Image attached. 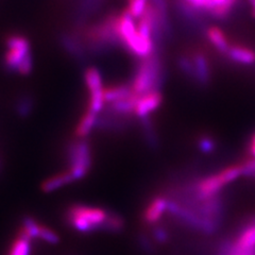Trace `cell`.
Returning a JSON list of instances; mask_svg holds the SVG:
<instances>
[{
    "label": "cell",
    "mask_w": 255,
    "mask_h": 255,
    "mask_svg": "<svg viewBox=\"0 0 255 255\" xmlns=\"http://www.w3.org/2000/svg\"><path fill=\"white\" fill-rule=\"evenodd\" d=\"M252 4V10H251V14H252V17L255 18V0H252L251 1Z\"/></svg>",
    "instance_id": "f546056e"
},
{
    "label": "cell",
    "mask_w": 255,
    "mask_h": 255,
    "mask_svg": "<svg viewBox=\"0 0 255 255\" xmlns=\"http://www.w3.org/2000/svg\"><path fill=\"white\" fill-rule=\"evenodd\" d=\"M138 244H139V247L142 249V251L149 254V255H152L154 254L155 252V249H154V246H153V243L151 239L145 235V234H139L138 235Z\"/></svg>",
    "instance_id": "484cf974"
},
{
    "label": "cell",
    "mask_w": 255,
    "mask_h": 255,
    "mask_svg": "<svg viewBox=\"0 0 255 255\" xmlns=\"http://www.w3.org/2000/svg\"><path fill=\"white\" fill-rule=\"evenodd\" d=\"M167 204H168V199L165 197L158 196L153 198L143 212V222L147 226H155L162 219L164 213L167 212Z\"/></svg>",
    "instance_id": "ba28073f"
},
{
    "label": "cell",
    "mask_w": 255,
    "mask_h": 255,
    "mask_svg": "<svg viewBox=\"0 0 255 255\" xmlns=\"http://www.w3.org/2000/svg\"><path fill=\"white\" fill-rule=\"evenodd\" d=\"M227 55L231 61L242 65H251L255 63V51L245 46H231Z\"/></svg>",
    "instance_id": "8fae6325"
},
{
    "label": "cell",
    "mask_w": 255,
    "mask_h": 255,
    "mask_svg": "<svg viewBox=\"0 0 255 255\" xmlns=\"http://www.w3.org/2000/svg\"><path fill=\"white\" fill-rule=\"evenodd\" d=\"M114 30L116 37L124 43L131 53L141 60L152 57L154 41L143 37L138 33L135 19L127 10L114 16Z\"/></svg>",
    "instance_id": "6da1fadb"
},
{
    "label": "cell",
    "mask_w": 255,
    "mask_h": 255,
    "mask_svg": "<svg viewBox=\"0 0 255 255\" xmlns=\"http://www.w3.org/2000/svg\"><path fill=\"white\" fill-rule=\"evenodd\" d=\"M163 96L159 91H154L142 96H139V98L136 102V107H135L134 114L138 118L147 117L152 113L155 110L159 108L162 105Z\"/></svg>",
    "instance_id": "52a82bcc"
},
{
    "label": "cell",
    "mask_w": 255,
    "mask_h": 255,
    "mask_svg": "<svg viewBox=\"0 0 255 255\" xmlns=\"http://www.w3.org/2000/svg\"><path fill=\"white\" fill-rule=\"evenodd\" d=\"M243 175L242 165H233L210 177L197 181L190 186V194L194 200L202 201L220 194V190L231 182Z\"/></svg>",
    "instance_id": "3957f363"
},
{
    "label": "cell",
    "mask_w": 255,
    "mask_h": 255,
    "mask_svg": "<svg viewBox=\"0 0 255 255\" xmlns=\"http://www.w3.org/2000/svg\"><path fill=\"white\" fill-rule=\"evenodd\" d=\"M37 238H39L41 241H43L47 244H50V245H57L60 242L59 235L55 233L51 228L43 225V223L41 225V228H39Z\"/></svg>",
    "instance_id": "7402d4cb"
},
{
    "label": "cell",
    "mask_w": 255,
    "mask_h": 255,
    "mask_svg": "<svg viewBox=\"0 0 255 255\" xmlns=\"http://www.w3.org/2000/svg\"><path fill=\"white\" fill-rule=\"evenodd\" d=\"M135 94L131 86L128 85H117V86H111L108 89H105V101L106 103H113L118 100H124L131 97Z\"/></svg>",
    "instance_id": "2e32d148"
},
{
    "label": "cell",
    "mask_w": 255,
    "mask_h": 255,
    "mask_svg": "<svg viewBox=\"0 0 255 255\" xmlns=\"http://www.w3.org/2000/svg\"><path fill=\"white\" fill-rule=\"evenodd\" d=\"M162 84V66L161 63L153 57L142 60L136 70L131 85L132 91L142 96L145 94L159 91Z\"/></svg>",
    "instance_id": "277c9868"
},
{
    "label": "cell",
    "mask_w": 255,
    "mask_h": 255,
    "mask_svg": "<svg viewBox=\"0 0 255 255\" xmlns=\"http://www.w3.org/2000/svg\"><path fill=\"white\" fill-rule=\"evenodd\" d=\"M249 1H250V2H251V1H252V0H249Z\"/></svg>",
    "instance_id": "4dcf8cb0"
},
{
    "label": "cell",
    "mask_w": 255,
    "mask_h": 255,
    "mask_svg": "<svg viewBox=\"0 0 255 255\" xmlns=\"http://www.w3.org/2000/svg\"><path fill=\"white\" fill-rule=\"evenodd\" d=\"M111 212L83 204L68 206L64 215L68 227L81 233H92L96 231H105L106 222Z\"/></svg>",
    "instance_id": "7a4b0ae2"
},
{
    "label": "cell",
    "mask_w": 255,
    "mask_h": 255,
    "mask_svg": "<svg viewBox=\"0 0 255 255\" xmlns=\"http://www.w3.org/2000/svg\"><path fill=\"white\" fill-rule=\"evenodd\" d=\"M75 182L71 174L66 170L60 173L52 175V177L45 180L42 184V190L44 193H51L63 186L68 185L70 183Z\"/></svg>",
    "instance_id": "4fadbf2b"
},
{
    "label": "cell",
    "mask_w": 255,
    "mask_h": 255,
    "mask_svg": "<svg viewBox=\"0 0 255 255\" xmlns=\"http://www.w3.org/2000/svg\"><path fill=\"white\" fill-rule=\"evenodd\" d=\"M249 150H250V153L252 154V156L255 158V134L252 136L251 138V141H250V147H249Z\"/></svg>",
    "instance_id": "f1b7e54d"
},
{
    "label": "cell",
    "mask_w": 255,
    "mask_h": 255,
    "mask_svg": "<svg viewBox=\"0 0 255 255\" xmlns=\"http://www.w3.org/2000/svg\"><path fill=\"white\" fill-rule=\"evenodd\" d=\"M139 119H140L141 129L143 132V136H145L147 143L151 148H156L158 146V139H157V135L155 133L152 121L149 118V116L142 117Z\"/></svg>",
    "instance_id": "ac0fdd59"
},
{
    "label": "cell",
    "mask_w": 255,
    "mask_h": 255,
    "mask_svg": "<svg viewBox=\"0 0 255 255\" xmlns=\"http://www.w3.org/2000/svg\"><path fill=\"white\" fill-rule=\"evenodd\" d=\"M254 178H255V177H254Z\"/></svg>",
    "instance_id": "1f68e13d"
},
{
    "label": "cell",
    "mask_w": 255,
    "mask_h": 255,
    "mask_svg": "<svg viewBox=\"0 0 255 255\" xmlns=\"http://www.w3.org/2000/svg\"><path fill=\"white\" fill-rule=\"evenodd\" d=\"M152 239L158 244H165L169 239V234L167 230L162 227H155L152 231Z\"/></svg>",
    "instance_id": "4316f807"
},
{
    "label": "cell",
    "mask_w": 255,
    "mask_h": 255,
    "mask_svg": "<svg viewBox=\"0 0 255 255\" xmlns=\"http://www.w3.org/2000/svg\"><path fill=\"white\" fill-rule=\"evenodd\" d=\"M67 159L69 163L67 171L71 174L74 181L85 178L93 164L90 143L84 138H79L71 142L67 149Z\"/></svg>",
    "instance_id": "5b68a950"
},
{
    "label": "cell",
    "mask_w": 255,
    "mask_h": 255,
    "mask_svg": "<svg viewBox=\"0 0 255 255\" xmlns=\"http://www.w3.org/2000/svg\"><path fill=\"white\" fill-rule=\"evenodd\" d=\"M32 66H33V62H32V57H31V54H28L27 57L21 61L17 71H18L19 74H21V75H28L30 71L32 70Z\"/></svg>",
    "instance_id": "83f0119b"
},
{
    "label": "cell",
    "mask_w": 255,
    "mask_h": 255,
    "mask_svg": "<svg viewBox=\"0 0 255 255\" xmlns=\"http://www.w3.org/2000/svg\"><path fill=\"white\" fill-rule=\"evenodd\" d=\"M233 244L238 249L242 250L255 248V216L250 217L244 223L237 237L233 241Z\"/></svg>",
    "instance_id": "9c48e42d"
},
{
    "label": "cell",
    "mask_w": 255,
    "mask_h": 255,
    "mask_svg": "<svg viewBox=\"0 0 255 255\" xmlns=\"http://www.w3.org/2000/svg\"><path fill=\"white\" fill-rule=\"evenodd\" d=\"M125 229V220L116 213H110L106 222L105 231L109 233H121Z\"/></svg>",
    "instance_id": "ffe728a7"
},
{
    "label": "cell",
    "mask_w": 255,
    "mask_h": 255,
    "mask_svg": "<svg viewBox=\"0 0 255 255\" xmlns=\"http://www.w3.org/2000/svg\"><path fill=\"white\" fill-rule=\"evenodd\" d=\"M84 80H85V84L89 91H93L96 89H100V87H103L102 83V77L100 71L95 68V67H90L87 68L84 75Z\"/></svg>",
    "instance_id": "d6986e66"
},
{
    "label": "cell",
    "mask_w": 255,
    "mask_h": 255,
    "mask_svg": "<svg viewBox=\"0 0 255 255\" xmlns=\"http://www.w3.org/2000/svg\"><path fill=\"white\" fill-rule=\"evenodd\" d=\"M138 98H139L138 95L133 94L129 98L110 103V109H111L110 112L119 116H128V115L134 114L135 107H136V102Z\"/></svg>",
    "instance_id": "5bb4252c"
},
{
    "label": "cell",
    "mask_w": 255,
    "mask_h": 255,
    "mask_svg": "<svg viewBox=\"0 0 255 255\" xmlns=\"http://www.w3.org/2000/svg\"><path fill=\"white\" fill-rule=\"evenodd\" d=\"M33 109V100L29 96H22L16 102V112L21 117H27Z\"/></svg>",
    "instance_id": "603a6c76"
},
{
    "label": "cell",
    "mask_w": 255,
    "mask_h": 255,
    "mask_svg": "<svg viewBox=\"0 0 255 255\" xmlns=\"http://www.w3.org/2000/svg\"><path fill=\"white\" fill-rule=\"evenodd\" d=\"M184 1L195 7V9H200L211 13L214 10V4L212 0H184Z\"/></svg>",
    "instance_id": "d4e9b609"
},
{
    "label": "cell",
    "mask_w": 255,
    "mask_h": 255,
    "mask_svg": "<svg viewBox=\"0 0 255 255\" xmlns=\"http://www.w3.org/2000/svg\"><path fill=\"white\" fill-rule=\"evenodd\" d=\"M206 36L209 38V41L212 43V45L216 48V49L223 53L227 54L231 45L229 44V41L227 38V35L225 34L220 28L218 27H211L206 31Z\"/></svg>",
    "instance_id": "9a60e30c"
},
{
    "label": "cell",
    "mask_w": 255,
    "mask_h": 255,
    "mask_svg": "<svg viewBox=\"0 0 255 255\" xmlns=\"http://www.w3.org/2000/svg\"><path fill=\"white\" fill-rule=\"evenodd\" d=\"M149 5L148 0H130L127 11L132 17L136 20L139 19L145 14L147 7Z\"/></svg>",
    "instance_id": "44dd1931"
},
{
    "label": "cell",
    "mask_w": 255,
    "mask_h": 255,
    "mask_svg": "<svg viewBox=\"0 0 255 255\" xmlns=\"http://www.w3.org/2000/svg\"><path fill=\"white\" fill-rule=\"evenodd\" d=\"M97 119L98 114L86 110V112L82 115V117L80 118V121L77 125L75 131L76 136H78L79 138H85L86 136H89V134L93 131L96 125H97Z\"/></svg>",
    "instance_id": "7c38bea8"
},
{
    "label": "cell",
    "mask_w": 255,
    "mask_h": 255,
    "mask_svg": "<svg viewBox=\"0 0 255 255\" xmlns=\"http://www.w3.org/2000/svg\"><path fill=\"white\" fill-rule=\"evenodd\" d=\"M198 147L203 153H211L216 148V142L211 137L204 135L198 140Z\"/></svg>",
    "instance_id": "cb8c5ba5"
},
{
    "label": "cell",
    "mask_w": 255,
    "mask_h": 255,
    "mask_svg": "<svg viewBox=\"0 0 255 255\" xmlns=\"http://www.w3.org/2000/svg\"><path fill=\"white\" fill-rule=\"evenodd\" d=\"M31 239L18 231V234L13 241L7 255H30Z\"/></svg>",
    "instance_id": "e0dca14e"
},
{
    "label": "cell",
    "mask_w": 255,
    "mask_h": 255,
    "mask_svg": "<svg viewBox=\"0 0 255 255\" xmlns=\"http://www.w3.org/2000/svg\"><path fill=\"white\" fill-rule=\"evenodd\" d=\"M190 60L194 65L196 81L202 85L209 83L211 79V70L205 55L201 52H197Z\"/></svg>",
    "instance_id": "30bf717a"
},
{
    "label": "cell",
    "mask_w": 255,
    "mask_h": 255,
    "mask_svg": "<svg viewBox=\"0 0 255 255\" xmlns=\"http://www.w3.org/2000/svg\"><path fill=\"white\" fill-rule=\"evenodd\" d=\"M9 51L4 57V66L10 71H17L21 61L29 53V43L22 36H11L7 39Z\"/></svg>",
    "instance_id": "8992f818"
}]
</instances>
